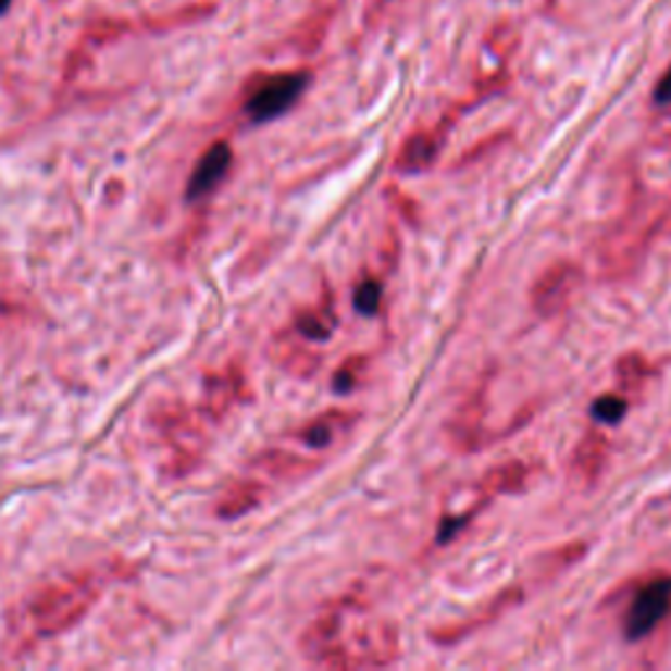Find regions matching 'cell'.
<instances>
[{
  "label": "cell",
  "mask_w": 671,
  "mask_h": 671,
  "mask_svg": "<svg viewBox=\"0 0 671 671\" xmlns=\"http://www.w3.org/2000/svg\"><path fill=\"white\" fill-rule=\"evenodd\" d=\"M105 574L95 570H79L61 574L35 591L27 593L9 613V637L16 648H32L74 630L89 611L95 609Z\"/></svg>",
  "instance_id": "6da1fadb"
},
{
  "label": "cell",
  "mask_w": 671,
  "mask_h": 671,
  "mask_svg": "<svg viewBox=\"0 0 671 671\" xmlns=\"http://www.w3.org/2000/svg\"><path fill=\"white\" fill-rule=\"evenodd\" d=\"M362 609L349 600L347 619L334 648L318 667L325 669H378L399 658V632L381 619H357Z\"/></svg>",
  "instance_id": "7a4b0ae2"
},
{
  "label": "cell",
  "mask_w": 671,
  "mask_h": 671,
  "mask_svg": "<svg viewBox=\"0 0 671 671\" xmlns=\"http://www.w3.org/2000/svg\"><path fill=\"white\" fill-rule=\"evenodd\" d=\"M310 85L307 72H281L260 79L245 100V116L252 124H268L289 113Z\"/></svg>",
  "instance_id": "3957f363"
},
{
  "label": "cell",
  "mask_w": 671,
  "mask_h": 671,
  "mask_svg": "<svg viewBox=\"0 0 671 671\" xmlns=\"http://www.w3.org/2000/svg\"><path fill=\"white\" fill-rule=\"evenodd\" d=\"M583 286V268L572 260H556L530 289V307L543 321L561 315Z\"/></svg>",
  "instance_id": "277c9868"
},
{
  "label": "cell",
  "mask_w": 671,
  "mask_h": 671,
  "mask_svg": "<svg viewBox=\"0 0 671 671\" xmlns=\"http://www.w3.org/2000/svg\"><path fill=\"white\" fill-rule=\"evenodd\" d=\"M671 613V574L650 580L632 598L627 613H624V637L627 641H643Z\"/></svg>",
  "instance_id": "5b68a950"
},
{
  "label": "cell",
  "mask_w": 671,
  "mask_h": 671,
  "mask_svg": "<svg viewBox=\"0 0 671 671\" xmlns=\"http://www.w3.org/2000/svg\"><path fill=\"white\" fill-rule=\"evenodd\" d=\"M247 396L249 388L245 370L239 365H226L219 370V373H210L208 378H204L200 412L204 414L208 423H221L236 405L247 401Z\"/></svg>",
  "instance_id": "8992f818"
},
{
  "label": "cell",
  "mask_w": 671,
  "mask_h": 671,
  "mask_svg": "<svg viewBox=\"0 0 671 671\" xmlns=\"http://www.w3.org/2000/svg\"><path fill=\"white\" fill-rule=\"evenodd\" d=\"M609 453L611 444L604 431H598V427L585 431L583 438H580L577 446L572 449L570 481L583 490L596 488L600 477H604L606 464H609Z\"/></svg>",
  "instance_id": "52a82bcc"
},
{
  "label": "cell",
  "mask_w": 671,
  "mask_h": 671,
  "mask_svg": "<svg viewBox=\"0 0 671 671\" xmlns=\"http://www.w3.org/2000/svg\"><path fill=\"white\" fill-rule=\"evenodd\" d=\"M234 163V150L228 142H215L202 152L200 161L191 169V176L187 178V202H202L221 187L223 178L228 176Z\"/></svg>",
  "instance_id": "ba28073f"
},
{
  "label": "cell",
  "mask_w": 671,
  "mask_h": 671,
  "mask_svg": "<svg viewBox=\"0 0 671 671\" xmlns=\"http://www.w3.org/2000/svg\"><path fill=\"white\" fill-rule=\"evenodd\" d=\"M485 412H488L485 386L477 388V392L453 412V418L449 420V438L459 451L481 449V440L485 436Z\"/></svg>",
  "instance_id": "9c48e42d"
},
{
  "label": "cell",
  "mask_w": 671,
  "mask_h": 671,
  "mask_svg": "<svg viewBox=\"0 0 671 671\" xmlns=\"http://www.w3.org/2000/svg\"><path fill=\"white\" fill-rule=\"evenodd\" d=\"M446 126H436V129L414 132L412 137L405 139V145L396 152V171L399 174H420V171L431 169L436 163L440 147H444Z\"/></svg>",
  "instance_id": "30bf717a"
},
{
  "label": "cell",
  "mask_w": 671,
  "mask_h": 671,
  "mask_svg": "<svg viewBox=\"0 0 671 671\" xmlns=\"http://www.w3.org/2000/svg\"><path fill=\"white\" fill-rule=\"evenodd\" d=\"M252 468L265 472L268 477H276V481H302L305 475L321 468V462L289 449H268L254 457Z\"/></svg>",
  "instance_id": "8fae6325"
},
{
  "label": "cell",
  "mask_w": 671,
  "mask_h": 671,
  "mask_svg": "<svg viewBox=\"0 0 671 671\" xmlns=\"http://www.w3.org/2000/svg\"><path fill=\"white\" fill-rule=\"evenodd\" d=\"M273 360L278 362L286 373L299 375V378H310L321 368V355L307 347V338L299 334H281L273 341Z\"/></svg>",
  "instance_id": "7c38bea8"
},
{
  "label": "cell",
  "mask_w": 671,
  "mask_h": 671,
  "mask_svg": "<svg viewBox=\"0 0 671 671\" xmlns=\"http://www.w3.org/2000/svg\"><path fill=\"white\" fill-rule=\"evenodd\" d=\"M263 498H265V485L260 481H252V477H247V481H236L215 498V517L226 522L239 520V517L258 509L260 504H263Z\"/></svg>",
  "instance_id": "4fadbf2b"
},
{
  "label": "cell",
  "mask_w": 671,
  "mask_h": 671,
  "mask_svg": "<svg viewBox=\"0 0 671 671\" xmlns=\"http://www.w3.org/2000/svg\"><path fill=\"white\" fill-rule=\"evenodd\" d=\"M530 477V468L520 459H511V462L498 464V468L488 470L485 475L477 481V490H481V501L488 504L490 498L517 494V490L525 488Z\"/></svg>",
  "instance_id": "5bb4252c"
},
{
  "label": "cell",
  "mask_w": 671,
  "mask_h": 671,
  "mask_svg": "<svg viewBox=\"0 0 671 671\" xmlns=\"http://www.w3.org/2000/svg\"><path fill=\"white\" fill-rule=\"evenodd\" d=\"M355 420H357L355 412L331 409V412H325L321 418L312 420V423H307L302 431L297 433V438L302 440L305 446H310V449H325V446L334 444L349 425H355Z\"/></svg>",
  "instance_id": "9a60e30c"
},
{
  "label": "cell",
  "mask_w": 671,
  "mask_h": 671,
  "mask_svg": "<svg viewBox=\"0 0 671 671\" xmlns=\"http://www.w3.org/2000/svg\"><path fill=\"white\" fill-rule=\"evenodd\" d=\"M336 328V312L331 297H325L318 307H305L294 315V334H299L307 341H323L331 338Z\"/></svg>",
  "instance_id": "2e32d148"
},
{
  "label": "cell",
  "mask_w": 671,
  "mask_h": 671,
  "mask_svg": "<svg viewBox=\"0 0 671 671\" xmlns=\"http://www.w3.org/2000/svg\"><path fill=\"white\" fill-rule=\"evenodd\" d=\"M650 373H654L650 362L645 360L641 351H627V355H622L613 362V375H617V383L624 392H637L650 378Z\"/></svg>",
  "instance_id": "e0dca14e"
},
{
  "label": "cell",
  "mask_w": 671,
  "mask_h": 671,
  "mask_svg": "<svg viewBox=\"0 0 671 671\" xmlns=\"http://www.w3.org/2000/svg\"><path fill=\"white\" fill-rule=\"evenodd\" d=\"M368 370V360L365 355H351L347 360L341 362V365L336 368L334 373V392L336 394H349L355 392L357 386H360L362 375H365Z\"/></svg>",
  "instance_id": "ac0fdd59"
},
{
  "label": "cell",
  "mask_w": 671,
  "mask_h": 671,
  "mask_svg": "<svg viewBox=\"0 0 671 671\" xmlns=\"http://www.w3.org/2000/svg\"><path fill=\"white\" fill-rule=\"evenodd\" d=\"M591 412H593V420H598V423L613 425V423H619L624 414H627V399H624L622 394H606L593 401Z\"/></svg>",
  "instance_id": "d6986e66"
},
{
  "label": "cell",
  "mask_w": 671,
  "mask_h": 671,
  "mask_svg": "<svg viewBox=\"0 0 671 671\" xmlns=\"http://www.w3.org/2000/svg\"><path fill=\"white\" fill-rule=\"evenodd\" d=\"M381 297H383V286L381 281L375 278H365L357 284L355 289V307L357 312H362V315H375L381 307Z\"/></svg>",
  "instance_id": "ffe728a7"
},
{
  "label": "cell",
  "mask_w": 671,
  "mask_h": 671,
  "mask_svg": "<svg viewBox=\"0 0 671 671\" xmlns=\"http://www.w3.org/2000/svg\"><path fill=\"white\" fill-rule=\"evenodd\" d=\"M386 197H388V202H392L394 208L399 210L401 215H405V221H407V223H412V226H418V221H420V219H418V215H420V213H418V202L409 200V197L401 195V191L396 189V187H386Z\"/></svg>",
  "instance_id": "44dd1931"
},
{
  "label": "cell",
  "mask_w": 671,
  "mask_h": 671,
  "mask_svg": "<svg viewBox=\"0 0 671 671\" xmlns=\"http://www.w3.org/2000/svg\"><path fill=\"white\" fill-rule=\"evenodd\" d=\"M654 102L656 105H671V66L663 72L661 79H658V85L654 89Z\"/></svg>",
  "instance_id": "7402d4cb"
},
{
  "label": "cell",
  "mask_w": 671,
  "mask_h": 671,
  "mask_svg": "<svg viewBox=\"0 0 671 671\" xmlns=\"http://www.w3.org/2000/svg\"><path fill=\"white\" fill-rule=\"evenodd\" d=\"M9 5H11V0H0V16H3L5 11H9Z\"/></svg>",
  "instance_id": "603a6c76"
}]
</instances>
